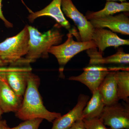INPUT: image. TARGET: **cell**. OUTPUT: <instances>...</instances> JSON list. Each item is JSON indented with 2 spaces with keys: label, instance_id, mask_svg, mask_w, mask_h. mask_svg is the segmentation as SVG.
<instances>
[{
  "label": "cell",
  "instance_id": "cell-1",
  "mask_svg": "<svg viewBox=\"0 0 129 129\" xmlns=\"http://www.w3.org/2000/svg\"><path fill=\"white\" fill-rule=\"evenodd\" d=\"M40 83L39 76L30 72L23 99L20 108L15 112L19 119L25 120L41 118L52 122L61 115L60 113L50 112L44 106L39 91Z\"/></svg>",
  "mask_w": 129,
  "mask_h": 129
},
{
  "label": "cell",
  "instance_id": "cell-2",
  "mask_svg": "<svg viewBox=\"0 0 129 129\" xmlns=\"http://www.w3.org/2000/svg\"><path fill=\"white\" fill-rule=\"evenodd\" d=\"M44 33H41L36 28L28 25L29 34L28 48L24 58L30 64L40 58L48 57V51L52 46L57 45L62 41L64 35L56 26Z\"/></svg>",
  "mask_w": 129,
  "mask_h": 129
},
{
  "label": "cell",
  "instance_id": "cell-3",
  "mask_svg": "<svg viewBox=\"0 0 129 129\" xmlns=\"http://www.w3.org/2000/svg\"><path fill=\"white\" fill-rule=\"evenodd\" d=\"M29 40L26 25L17 34L0 43V59L9 65L16 63L27 53Z\"/></svg>",
  "mask_w": 129,
  "mask_h": 129
},
{
  "label": "cell",
  "instance_id": "cell-4",
  "mask_svg": "<svg viewBox=\"0 0 129 129\" xmlns=\"http://www.w3.org/2000/svg\"><path fill=\"white\" fill-rule=\"evenodd\" d=\"M73 31L67 34L68 39L63 44L53 46L49 49L48 53L53 55L58 62L60 75L63 76L64 67L70 60L78 53L90 48L96 47L92 40L87 42H77L73 39Z\"/></svg>",
  "mask_w": 129,
  "mask_h": 129
},
{
  "label": "cell",
  "instance_id": "cell-5",
  "mask_svg": "<svg viewBox=\"0 0 129 129\" xmlns=\"http://www.w3.org/2000/svg\"><path fill=\"white\" fill-rule=\"evenodd\" d=\"M112 129H129V103L117 102L106 105L100 117Z\"/></svg>",
  "mask_w": 129,
  "mask_h": 129
},
{
  "label": "cell",
  "instance_id": "cell-6",
  "mask_svg": "<svg viewBox=\"0 0 129 129\" xmlns=\"http://www.w3.org/2000/svg\"><path fill=\"white\" fill-rule=\"evenodd\" d=\"M61 8L63 13L72 19L77 26L81 41L92 40L94 27L85 16L78 10L72 0H61Z\"/></svg>",
  "mask_w": 129,
  "mask_h": 129
},
{
  "label": "cell",
  "instance_id": "cell-7",
  "mask_svg": "<svg viewBox=\"0 0 129 129\" xmlns=\"http://www.w3.org/2000/svg\"><path fill=\"white\" fill-rule=\"evenodd\" d=\"M113 68L109 69L102 65L92 64L84 68V72L80 75L69 77L70 80L80 82L86 86L91 93L98 89L106 75Z\"/></svg>",
  "mask_w": 129,
  "mask_h": 129
},
{
  "label": "cell",
  "instance_id": "cell-8",
  "mask_svg": "<svg viewBox=\"0 0 129 129\" xmlns=\"http://www.w3.org/2000/svg\"><path fill=\"white\" fill-rule=\"evenodd\" d=\"M89 21L94 28H108L113 32L129 35V18L128 14L125 13L92 19Z\"/></svg>",
  "mask_w": 129,
  "mask_h": 129
},
{
  "label": "cell",
  "instance_id": "cell-9",
  "mask_svg": "<svg viewBox=\"0 0 129 129\" xmlns=\"http://www.w3.org/2000/svg\"><path fill=\"white\" fill-rule=\"evenodd\" d=\"M5 75H0V107L3 113L16 112L22 101L8 85Z\"/></svg>",
  "mask_w": 129,
  "mask_h": 129
},
{
  "label": "cell",
  "instance_id": "cell-10",
  "mask_svg": "<svg viewBox=\"0 0 129 129\" xmlns=\"http://www.w3.org/2000/svg\"><path fill=\"white\" fill-rule=\"evenodd\" d=\"M92 40L101 53L109 47H117L129 45L128 40L121 39L115 33L104 28H94Z\"/></svg>",
  "mask_w": 129,
  "mask_h": 129
},
{
  "label": "cell",
  "instance_id": "cell-11",
  "mask_svg": "<svg viewBox=\"0 0 129 129\" xmlns=\"http://www.w3.org/2000/svg\"><path fill=\"white\" fill-rule=\"evenodd\" d=\"M89 99V97L87 95H80L76 106L66 114L61 115L53 120L51 129H67L77 120L83 119V110Z\"/></svg>",
  "mask_w": 129,
  "mask_h": 129
},
{
  "label": "cell",
  "instance_id": "cell-12",
  "mask_svg": "<svg viewBox=\"0 0 129 129\" xmlns=\"http://www.w3.org/2000/svg\"><path fill=\"white\" fill-rule=\"evenodd\" d=\"M61 0H53L46 7L41 11L31 12L28 16L29 21L33 23L36 19L43 17L49 16L54 18L61 26L71 31V25L66 19L61 8Z\"/></svg>",
  "mask_w": 129,
  "mask_h": 129
},
{
  "label": "cell",
  "instance_id": "cell-13",
  "mask_svg": "<svg viewBox=\"0 0 129 129\" xmlns=\"http://www.w3.org/2000/svg\"><path fill=\"white\" fill-rule=\"evenodd\" d=\"M115 68H113L106 75L98 88V91L105 105H109L119 102L117 83L114 76Z\"/></svg>",
  "mask_w": 129,
  "mask_h": 129
},
{
  "label": "cell",
  "instance_id": "cell-14",
  "mask_svg": "<svg viewBox=\"0 0 129 129\" xmlns=\"http://www.w3.org/2000/svg\"><path fill=\"white\" fill-rule=\"evenodd\" d=\"M89 64L102 65L104 64H128L129 62V54L124 52L122 49L112 55L103 57L102 53L95 50L90 53Z\"/></svg>",
  "mask_w": 129,
  "mask_h": 129
},
{
  "label": "cell",
  "instance_id": "cell-15",
  "mask_svg": "<svg viewBox=\"0 0 129 129\" xmlns=\"http://www.w3.org/2000/svg\"><path fill=\"white\" fill-rule=\"evenodd\" d=\"M31 71H14L9 72L5 75L9 86L19 97L22 98L24 95L27 87L28 75Z\"/></svg>",
  "mask_w": 129,
  "mask_h": 129
},
{
  "label": "cell",
  "instance_id": "cell-16",
  "mask_svg": "<svg viewBox=\"0 0 129 129\" xmlns=\"http://www.w3.org/2000/svg\"><path fill=\"white\" fill-rule=\"evenodd\" d=\"M92 96L88 101L82 113V119H91L101 117L106 106L98 90L92 92Z\"/></svg>",
  "mask_w": 129,
  "mask_h": 129
},
{
  "label": "cell",
  "instance_id": "cell-17",
  "mask_svg": "<svg viewBox=\"0 0 129 129\" xmlns=\"http://www.w3.org/2000/svg\"><path fill=\"white\" fill-rule=\"evenodd\" d=\"M129 11L128 2L121 3L112 1H107L103 9L96 12H89L86 13V17L88 20L92 19L100 18L120 12H128Z\"/></svg>",
  "mask_w": 129,
  "mask_h": 129
},
{
  "label": "cell",
  "instance_id": "cell-18",
  "mask_svg": "<svg viewBox=\"0 0 129 129\" xmlns=\"http://www.w3.org/2000/svg\"><path fill=\"white\" fill-rule=\"evenodd\" d=\"M114 76L117 83L119 100H122L129 103V72L128 69L116 70Z\"/></svg>",
  "mask_w": 129,
  "mask_h": 129
},
{
  "label": "cell",
  "instance_id": "cell-19",
  "mask_svg": "<svg viewBox=\"0 0 129 129\" xmlns=\"http://www.w3.org/2000/svg\"><path fill=\"white\" fill-rule=\"evenodd\" d=\"M43 120L42 119L36 118L24 120L16 127L9 128L7 126L5 129H39Z\"/></svg>",
  "mask_w": 129,
  "mask_h": 129
},
{
  "label": "cell",
  "instance_id": "cell-20",
  "mask_svg": "<svg viewBox=\"0 0 129 129\" xmlns=\"http://www.w3.org/2000/svg\"><path fill=\"white\" fill-rule=\"evenodd\" d=\"M83 120L86 129H112L106 127L100 118Z\"/></svg>",
  "mask_w": 129,
  "mask_h": 129
},
{
  "label": "cell",
  "instance_id": "cell-21",
  "mask_svg": "<svg viewBox=\"0 0 129 129\" xmlns=\"http://www.w3.org/2000/svg\"><path fill=\"white\" fill-rule=\"evenodd\" d=\"M24 70L32 71V69L29 65L11 64L7 67H0V75H5L10 72Z\"/></svg>",
  "mask_w": 129,
  "mask_h": 129
},
{
  "label": "cell",
  "instance_id": "cell-22",
  "mask_svg": "<svg viewBox=\"0 0 129 129\" xmlns=\"http://www.w3.org/2000/svg\"><path fill=\"white\" fill-rule=\"evenodd\" d=\"M3 0H0V19L5 23V25L8 28H12L13 27V24L11 23L8 21L5 18L3 14L2 10V2Z\"/></svg>",
  "mask_w": 129,
  "mask_h": 129
},
{
  "label": "cell",
  "instance_id": "cell-23",
  "mask_svg": "<svg viewBox=\"0 0 129 129\" xmlns=\"http://www.w3.org/2000/svg\"><path fill=\"white\" fill-rule=\"evenodd\" d=\"M67 129H86L83 119L77 120L74 122L69 128Z\"/></svg>",
  "mask_w": 129,
  "mask_h": 129
},
{
  "label": "cell",
  "instance_id": "cell-24",
  "mask_svg": "<svg viewBox=\"0 0 129 129\" xmlns=\"http://www.w3.org/2000/svg\"><path fill=\"white\" fill-rule=\"evenodd\" d=\"M8 126L6 120H2L0 121V129H5Z\"/></svg>",
  "mask_w": 129,
  "mask_h": 129
},
{
  "label": "cell",
  "instance_id": "cell-25",
  "mask_svg": "<svg viewBox=\"0 0 129 129\" xmlns=\"http://www.w3.org/2000/svg\"><path fill=\"white\" fill-rule=\"evenodd\" d=\"M8 65H10L0 59V67H7Z\"/></svg>",
  "mask_w": 129,
  "mask_h": 129
},
{
  "label": "cell",
  "instance_id": "cell-26",
  "mask_svg": "<svg viewBox=\"0 0 129 129\" xmlns=\"http://www.w3.org/2000/svg\"><path fill=\"white\" fill-rule=\"evenodd\" d=\"M3 111L2 109H1V108L0 107V121L2 120V114L3 113Z\"/></svg>",
  "mask_w": 129,
  "mask_h": 129
},
{
  "label": "cell",
  "instance_id": "cell-27",
  "mask_svg": "<svg viewBox=\"0 0 129 129\" xmlns=\"http://www.w3.org/2000/svg\"><path fill=\"white\" fill-rule=\"evenodd\" d=\"M107 1H119L121 2H126V0H107Z\"/></svg>",
  "mask_w": 129,
  "mask_h": 129
}]
</instances>
